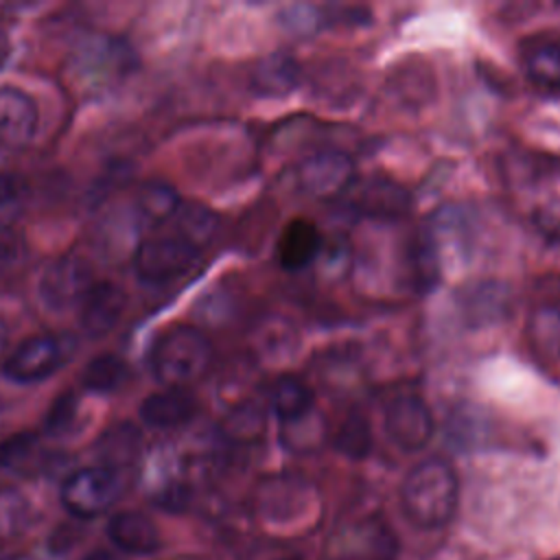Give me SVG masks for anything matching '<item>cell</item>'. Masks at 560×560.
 Segmentation results:
<instances>
[{
  "mask_svg": "<svg viewBox=\"0 0 560 560\" xmlns=\"http://www.w3.org/2000/svg\"><path fill=\"white\" fill-rule=\"evenodd\" d=\"M24 195L22 182L13 175H0V217L11 214Z\"/></svg>",
  "mask_w": 560,
  "mask_h": 560,
  "instance_id": "obj_30",
  "label": "cell"
},
{
  "mask_svg": "<svg viewBox=\"0 0 560 560\" xmlns=\"http://www.w3.org/2000/svg\"><path fill=\"white\" fill-rule=\"evenodd\" d=\"M459 503V479L455 468L442 457L416 464L402 479L400 508L405 518L420 529L446 525Z\"/></svg>",
  "mask_w": 560,
  "mask_h": 560,
  "instance_id": "obj_1",
  "label": "cell"
},
{
  "mask_svg": "<svg viewBox=\"0 0 560 560\" xmlns=\"http://www.w3.org/2000/svg\"><path fill=\"white\" fill-rule=\"evenodd\" d=\"M197 256L199 249L177 234L149 236L133 252V269L142 282L164 284L184 276Z\"/></svg>",
  "mask_w": 560,
  "mask_h": 560,
  "instance_id": "obj_5",
  "label": "cell"
},
{
  "mask_svg": "<svg viewBox=\"0 0 560 560\" xmlns=\"http://www.w3.org/2000/svg\"><path fill=\"white\" fill-rule=\"evenodd\" d=\"M0 424H2V407H0Z\"/></svg>",
  "mask_w": 560,
  "mask_h": 560,
  "instance_id": "obj_35",
  "label": "cell"
},
{
  "mask_svg": "<svg viewBox=\"0 0 560 560\" xmlns=\"http://www.w3.org/2000/svg\"><path fill=\"white\" fill-rule=\"evenodd\" d=\"M195 409H197V402L186 389L166 387L162 392L149 394L140 402L138 413L147 427L173 429V427L188 422L192 418Z\"/></svg>",
  "mask_w": 560,
  "mask_h": 560,
  "instance_id": "obj_14",
  "label": "cell"
},
{
  "mask_svg": "<svg viewBox=\"0 0 560 560\" xmlns=\"http://www.w3.org/2000/svg\"><path fill=\"white\" fill-rule=\"evenodd\" d=\"M28 521V503L18 492H0V534L20 532Z\"/></svg>",
  "mask_w": 560,
  "mask_h": 560,
  "instance_id": "obj_29",
  "label": "cell"
},
{
  "mask_svg": "<svg viewBox=\"0 0 560 560\" xmlns=\"http://www.w3.org/2000/svg\"><path fill=\"white\" fill-rule=\"evenodd\" d=\"M332 442L341 455L350 459H363L372 451V429L368 418L359 411L348 413L341 420Z\"/></svg>",
  "mask_w": 560,
  "mask_h": 560,
  "instance_id": "obj_22",
  "label": "cell"
},
{
  "mask_svg": "<svg viewBox=\"0 0 560 560\" xmlns=\"http://www.w3.org/2000/svg\"><path fill=\"white\" fill-rule=\"evenodd\" d=\"M212 361L210 339L186 324L173 326L160 335L151 350L153 376L175 389H186L199 381Z\"/></svg>",
  "mask_w": 560,
  "mask_h": 560,
  "instance_id": "obj_2",
  "label": "cell"
},
{
  "mask_svg": "<svg viewBox=\"0 0 560 560\" xmlns=\"http://www.w3.org/2000/svg\"><path fill=\"white\" fill-rule=\"evenodd\" d=\"M2 560H35V558L28 556V553H15V556H7V558H2Z\"/></svg>",
  "mask_w": 560,
  "mask_h": 560,
  "instance_id": "obj_34",
  "label": "cell"
},
{
  "mask_svg": "<svg viewBox=\"0 0 560 560\" xmlns=\"http://www.w3.org/2000/svg\"><path fill=\"white\" fill-rule=\"evenodd\" d=\"M396 540L378 521H363L339 532L330 547L328 560H392Z\"/></svg>",
  "mask_w": 560,
  "mask_h": 560,
  "instance_id": "obj_9",
  "label": "cell"
},
{
  "mask_svg": "<svg viewBox=\"0 0 560 560\" xmlns=\"http://www.w3.org/2000/svg\"><path fill=\"white\" fill-rule=\"evenodd\" d=\"M265 416L256 405H241L225 418V431L234 440H252L262 431Z\"/></svg>",
  "mask_w": 560,
  "mask_h": 560,
  "instance_id": "obj_27",
  "label": "cell"
},
{
  "mask_svg": "<svg viewBox=\"0 0 560 560\" xmlns=\"http://www.w3.org/2000/svg\"><path fill=\"white\" fill-rule=\"evenodd\" d=\"M7 326L2 324V319H0V357H2V352H4V348H7Z\"/></svg>",
  "mask_w": 560,
  "mask_h": 560,
  "instance_id": "obj_33",
  "label": "cell"
},
{
  "mask_svg": "<svg viewBox=\"0 0 560 560\" xmlns=\"http://www.w3.org/2000/svg\"><path fill=\"white\" fill-rule=\"evenodd\" d=\"M324 238L317 225L308 219H293L284 225L278 238V260L289 271H300L317 260Z\"/></svg>",
  "mask_w": 560,
  "mask_h": 560,
  "instance_id": "obj_13",
  "label": "cell"
},
{
  "mask_svg": "<svg viewBox=\"0 0 560 560\" xmlns=\"http://www.w3.org/2000/svg\"><path fill=\"white\" fill-rule=\"evenodd\" d=\"M37 105L24 90L0 85V144L26 147L37 133Z\"/></svg>",
  "mask_w": 560,
  "mask_h": 560,
  "instance_id": "obj_11",
  "label": "cell"
},
{
  "mask_svg": "<svg viewBox=\"0 0 560 560\" xmlns=\"http://www.w3.org/2000/svg\"><path fill=\"white\" fill-rule=\"evenodd\" d=\"M179 206L182 201L175 188L164 182H147L136 195V210L140 214V223L144 225H160L173 219Z\"/></svg>",
  "mask_w": 560,
  "mask_h": 560,
  "instance_id": "obj_18",
  "label": "cell"
},
{
  "mask_svg": "<svg viewBox=\"0 0 560 560\" xmlns=\"http://www.w3.org/2000/svg\"><path fill=\"white\" fill-rule=\"evenodd\" d=\"M525 70L529 79L545 88H560V42L542 39L525 52Z\"/></svg>",
  "mask_w": 560,
  "mask_h": 560,
  "instance_id": "obj_21",
  "label": "cell"
},
{
  "mask_svg": "<svg viewBox=\"0 0 560 560\" xmlns=\"http://www.w3.org/2000/svg\"><path fill=\"white\" fill-rule=\"evenodd\" d=\"M510 306V293L503 284L483 282L470 289L464 298V315L472 319V324H488L497 317L505 315Z\"/></svg>",
  "mask_w": 560,
  "mask_h": 560,
  "instance_id": "obj_19",
  "label": "cell"
},
{
  "mask_svg": "<svg viewBox=\"0 0 560 560\" xmlns=\"http://www.w3.org/2000/svg\"><path fill=\"white\" fill-rule=\"evenodd\" d=\"M39 455V440L33 433H18L0 442V468L9 472H26Z\"/></svg>",
  "mask_w": 560,
  "mask_h": 560,
  "instance_id": "obj_25",
  "label": "cell"
},
{
  "mask_svg": "<svg viewBox=\"0 0 560 560\" xmlns=\"http://www.w3.org/2000/svg\"><path fill=\"white\" fill-rule=\"evenodd\" d=\"M409 197L389 182H372L361 190V208L374 217H398L407 210Z\"/></svg>",
  "mask_w": 560,
  "mask_h": 560,
  "instance_id": "obj_23",
  "label": "cell"
},
{
  "mask_svg": "<svg viewBox=\"0 0 560 560\" xmlns=\"http://www.w3.org/2000/svg\"><path fill=\"white\" fill-rule=\"evenodd\" d=\"M85 560H116L109 551H103V549H96L94 553H90Z\"/></svg>",
  "mask_w": 560,
  "mask_h": 560,
  "instance_id": "obj_32",
  "label": "cell"
},
{
  "mask_svg": "<svg viewBox=\"0 0 560 560\" xmlns=\"http://www.w3.org/2000/svg\"><path fill=\"white\" fill-rule=\"evenodd\" d=\"M140 431L131 422H118L109 427L96 442V455L103 466L120 470L140 455Z\"/></svg>",
  "mask_w": 560,
  "mask_h": 560,
  "instance_id": "obj_17",
  "label": "cell"
},
{
  "mask_svg": "<svg viewBox=\"0 0 560 560\" xmlns=\"http://www.w3.org/2000/svg\"><path fill=\"white\" fill-rule=\"evenodd\" d=\"M300 81V66L291 55L273 52L265 57L252 77L254 90L265 96H284L295 90Z\"/></svg>",
  "mask_w": 560,
  "mask_h": 560,
  "instance_id": "obj_15",
  "label": "cell"
},
{
  "mask_svg": "<svg viewBox=\"0 0 560 560\" xmlns=\"http://www.w3.org/2000/svg\"><path fill=\"white\" fill-rule=\"evenodd\" d=\"M385 431L402 451H420L433 438V418L427 402L413 394L396 396L385 409Z\"/></svg>",
  "mask_w": 560,
  "mask_h": 560,
  "instance_id": "obj_7",
  "label": "cell"
},
{
  "mask_svg": "<svg viewBox=\"0 0 560 560\" xmlns=\"http://www.w3.org/2000/svg\"><path fill=\"white\" fill-rule=\"evenodd\" d=\"M7 57H9V39H7V35L0 31V66L7 61Z\"/></svg>",
  "mask_w": 560,
  "mask_h": 560,
  "instance_id": "obj_31",
  "label": "cell"
},
{
  "mask_svg": "<svg viewBox=\"0 0 560 560\" xmlns=\"http://www.w3.org/2000/svg\"><path fill=\"white\" fill-rule=\"evenodd\" d=\"M127 304L125 291L109 280L94 282L79 304V324L92 339L105 337L120 319Z\"/></svg>",
  "mask_w": 560,
  "mask_h": 560,
  "instance_id": "obj_10",
  "label": "cell"
},
{
  "mask_svg": "<svg viewBox=\"0 0 560 560\" xmlns=\"http://www.w3.org/2000/svg\"><path fill=\"white\" fill-rule=\"evenodd\" d=\"M298 182L308 195L330 199L354 182V164L341 151H319L300 164Z\"/></svg>",
  "mask_w": 560,
  "mask_h": 560,
  "instance_id": "obj_8",
  "label": "cell"
},
{
  "mask_svg": "<svg viewBox=\"0 0 560 560\" xmlns=\"http://www.w3.org/2000/svg\"><path fill=\"white\" fill-rule=\"evenodd\" d=\"M92 267L79 256H63L50 262L39 278V300L52 311H66L81 304L88 289L94 284Z\"/></svg>",
  "mask_w": 560,
  "mask_h": 560,
  "instance_id": "obj_6",
  "label": "cell"
},
{
  "mask_svg": "<svg viewBox=\"0 0 560 560\" xmlns=\"http://www.w3.org/2000/svg\"><path fill=\"white\" fill-rule=\"evenodd\" d=\"M271 409L280 424L293 422L315 409L313 389L298 376H280L271 387Z\"/></svg>",
  "mask_w": 560,
  "mask_h": 560,
  "instance_id": "obj_16",
  "label": "cell"
},
{
  "mask_svg": "<svg viewBox=\"0 0 560 560\" xmlns=\"http://www.w3.org/2000/svg\"><path fill=\"white\" fill-rule=\"evenodd\" d=\"M105 534L118 551L131 556H151L162 545L155 523L138 510H122L112 514L105 525Z\"/></svg>",
  "mask_w": 560,
  "mask_h": 560,
  "instance_id": "obj_12",
  "label": "cell"
},
{
  "mask_svg": "<svg viewBox=\"0 0 560 560\" xmlns=\"http://www.w3.org/2000/svg\"><path fill=\"white\" fill-rule=\"evenodd\" d=\"M70 335H35L24 339L4 361L2 372L13 383H39L52 376L74 352Z\"/></svg>",
  "mask_w": 560,
  "mask_h": 560,
  "instance_id": "obj_4",
  "label": "cell"
},
{
  "mask_svg": "<svg viewBox=\"0 0 560 560\" xmlns=\"http://www.w3.org/2000/svg\"><path fill=\"white\" fill-rule=\"evenodd\" d=\"M534 339L549 352H560V308L547 306L534 317Z\"/></svg>",
  "mask_w": 560,
  "mask_h": 560,
  "instance_id": "obj_28",
  "label": "cell"
},
{
  "mask_svg": "<svg viewBox=\"0 0 560 560\" xmlns=\"http://www.w3.org/2000/svg\"><path fill=\"white\" fill-rule=\"evenodd\" d=\"M79 418V398L74 392H63L57 396L46 413L44 429L50 438H66Z\"/></svg>",
  "mask_w": 560,
  "mask_h": 560,
  "instance_id": "obj_26",
  "label": "cell"
},
{
  "mask_svg": "<svg viewBox=\"0 0 560 560\" xmlns=\"http://www.w3.org/2000/svg\"><path fill=\"white\" fill-rule=\"evenodd\" d=\"M129 378V365L118 354H98L88 361L81 372V383L94 394H112Z\"/></svg>",
  "mask_w": 560,
  "mask_h": 560,
  "instance_id": "obj_20",
  "label": "cell"
},
{
  "mask_svg": "<svg viewBox=\"0 0 560 560\" xmlns=\"http://www.w3.org/2000/svg\"><path fill=\"white\" fill-rule=\"evenodd\" d=\"M122 494V475L116 468L94 464L70 472L59 490L61 505L74 518H96L105 514Z\"/></svg>",
  "mask_w": 560,
  "mask_h": 560,
  "instance_id": "obj_3",
  "label": "cell"
},
{
  "mask_svg": "<svg viewBox=\"0 0 560 560\" xmlns=\"http://www.w3.org/2000/svg\"><path fill=\"white\" fill-rule=\"evenodd\" d=\"M175 223H177L175 234L197 249L203 247L217 230V217L208 208L197 203L179 206V210L175 212Z\"/></svg>",
  "mask_w": 560,
  "mask_h": 560,
  "instance_id": "obj_24",
  "label": "cell"
}]
</instances>
